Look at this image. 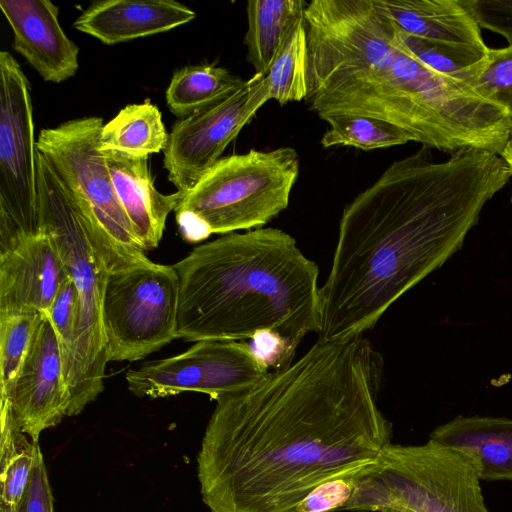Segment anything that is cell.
Here are the masks:
<instances>
[{
    "mask_svg": "<svg viewBox=\"0 0 512 512\" xmlns=\"http://www.w3.org/2000/svg\"><path fill=\"white\" fill-rule=\"evenodd\" d=\"M430 150L394 161L345 206L320 287L319 341H347L373 328L462 247L484 205L512 177L488 151L464 149L436 162Z\"/></svg>",
    "mask_w": 512,
    "mask_h": 512,
    "instance_id": "obj_2",
    "label": "cell"
},
{
    "mask_svg": "<svg viewBox=\"0 0 512 512\" xmlns=\"http://www.w3.org/2000/svg\"><path fill=\"white\" fill-rule=\"evenodd\" d=\"M270 373L266 361L248 343L206 340L181 354L130 369L125 379L138 397L155 399L192 391L216 400L248 390Z\"/></svg>",
    "mask_w": 512,
    "mask_h": 512,
    "instance_id": "obj_12",
    "label": "cell"
},
{
    "mask_svg": "<svg viewBox=\"0 0 512 512\" xmlns=\"http://www.w3.org/2000/svg\"><path fill=\"white\" fill-rule=\"evenodd\" d=\"M179 280L173 265L108 272L103 327L108 362L137 361L176 339Z\"/></svg>",
    "mask_w": 512,
    "mask_h": 512,
    "instance_id": "obj_10",
    "label": "cell"
},
{
    "mask_svg": "<svg viewBox=\"0 0 512 512\" xmlns=\"http://www.w3.org/2000/svg\"><path fill=\"white\" fill-rule=\"evenodd\" d=\"M6 401L19 429L33 442L68 416L62 349L52 323L42 313L25 357L7 390Z\"/></svg>",
    "mask_w": 512,
    "mask_h": 512,
    "instance_id": "obj_14",
    "label": "cell"
},
{
    "mask_svg": "<svg viewBox=\"0 0 512 512\" xmlns=\"http://www.w3.org/2000/svg\"><path fill=\"white\" fill-rule=\"evenodd\" d=\"M328 129L321 137L324 148L352 146L363 150L399 146L412 141L399 127L373 117L334 115L324 119Z\"/></svg>",
    "mask_w": 512,
    "mask_h": 512,
    "instance_id": "obj_25",
    "label": "cell"
},
{
    "mask_svg": "<svg viewBox=\"0 0 512 512\" xmlns=\"http://www.w3.org/2000/svg\"><path fill=\"white\" fill-rule=\"evenodd\" d=\"M480 28L503 36L512 45V0H463Z\"/></svg>",
    "mask_w": 512,
    "mask_h": 512,
    "instance_id": "obj_33",
    "label": "cell"
},
{
    "mask_svg": "<svg viewBox=\"0 0 512 512\" xmlns=\"http://www.w3.org/2000/svg\"><path fill=\"white\" fill-rule=\"evenodd\" d=\"M463 84L512 118V45L489 48L486 58L470 71Z\"/></svg>",
    "mask_w": 512,
    "mask_h": 512,
    "instance_id": "obj_27",
    "label": "cell"
},
{
    "mask_svg": "<svg viewBox=\"0 0 512 512\" xmlns=\"http://www.w3.org/2000/svg\"><path fill=\"white\" fill-rule=\"evenodd\" d=\"M383 358L359 336L317 341L259 384L219 397L197 454L210 512H296L321 483L369 472L391 443Z\"/></svg>",
    "mask_w": 512,
    "mask_h": 512,
    "instance_id": "obj_1",
    "label": "cell"
},
{
    "mask_svg": "<svg viewBox=\"0 0 512 512\" xmlns=\"http://www.w3.org/2000/svg\"><path fill=\"white\" fill-rule=\"evenodd\" d=\"M13 30V49L46 82L60 83L79 68V48L60 26L59 7L49 0H1Z\"/></svg>",
    "mask_w": 512,
    "mask_h": 512,
    "instance_id": "obj_16",
    "label": "cell"
},
{
    "mask_svg": "<svg viewBox=\"0 0 512 512\" xmlns=\"http://www.w3.org/2000/svg\"><path fill=\"white\" fill-rule=\"evenodd\" d=\"M41 315L34 310L0 312V395L14 379Z\"/></svg>",
    "mask_w": 512,
    "mask_h": 512,
    "instance_id": "obj_28",
    "label": "cell"
},
{
    "mask_svg": "<svg viewBox=\"0 0 512 512\" xmlns=\"http://www.w3.org/2000/svg\"><path fill=\"white\" fill-rule=\"evenodd\" d=\"M69 276L66 262L48 233L17 242L0 253V312L46 313Z\"/></svg>",
    "mask_w": 512,
    "mask_h": 512,
    "instance_id": "obj_15",
    "label": "cell"
},
{
    "mask_svg": "<svg viewBox=\"0 0 512 512\" xmlns=\"http://www.w3.org/2000/svg\"><path fill=\"white\" fill-rule=\"evenodd\" d=\"M322 120L361 115L389 122L412 141L450 155L464 149L501 154L510 116L463 83L442 76L415 59L401 44L378 66L360 71L308 97Z\"/></svg>",
    "mask_w": 512,
    "mask_h": 512,
    "instance_id": "obj_4",
    "label": "cell"
},
{
    "mask_svg": "<svg viewBox=\"0 0 512 512\" xmlns=\"http://www.w3.org/2000/svg\"><path fill=\"white\" fill-rule=\"evenodd\" d=\"M270 99L280 105L307 96V44L303 17L291 29L267 75Z\"/></svg>",
    "mask_w": 512,
    "mask_h": 512,
    "instance_id": "obj_24",
    "label": "cell"
},
{
    "mask_svg": "<svg viewBox=\"0 0 512 512\" xmlns=\"http://www.w3.org/2000/svg\"><path fill=\"white\" fill-rule=\"evenodd\" d=\"M37 443L39 442H32L0 461V508L5 512H16L24 495L31 476Z\"/></svg>",
    "mask_w": 512,
    "mask_h": 512,
    "instance_id": "obj_29",
    "label": "cell"
},
{
    "mask_svg": "<svg viewBox=\"0 0 512 512\" xmlns=\"http://www.w3.org/2000/svg\"><path fill=\"white\" fill-rule=\"evenodd\" d=\"M0 512H5L3 509H0Z\"/></svg>",
    "mask_w": 512,
    "mask_h": 512,
    "instance_id": "obj_36",
    "label": "cell"
},
{
    "mask_svg": "<svg viewBox=\"0 0 512 512\" xmlns=\"http://www.w3.org/2000/svg\"><path fill=\"white\" fill-rule=\"evenodd\" d=\"M245 83L246 80L215 65L185 66L174 72L165 93L166 103L181 119L224 100Z\"/></svg>",
    "mask_w": 512,
    "mask_h": 512,
    "instance_id": "obj_23",
    "label": "cell"
},
{
    "mask_svg": "<svg viewBox=\"0 0 512 512\" xmlns=\"http://www.w3.org/2000/svg\"><path fill=\"white\" fill-rule=\"evenodd\" d=\"M16 512H54L53 495L39 443L36 444L29 482Z\"/></svg>",
    "mask_w": 512,
    "mask_h": 512,
    "instance_id": "obj_32",
    "label": "cell"
},
{
    "mask_svg": "<svg viewBox=\"0 0 512 512\" xmlns=\"http://www.w3.org/2000/svg\"><path fill=\"white\" fill-rule=\"evenodd\" d=\"M174 268L176 339H254L269 333L296 351L321 329L319 268L277 228L225 234L200 244Z\"/></svg>",
    "mask_w": 512,
    "mask_h": 512,
    "instance_id": "obj_3",
    "label": "cell"
},
{
    "mask_svg": "<svg viewBox=\"0 0 512 512\" xmlns=\"http://www.w3.org/2000/svg\"><path fill=\"white\" fill-rule=\"evenodd\" d=\"M429 439L465 454L480 480L512 481V419L458 416L433 430Z\"/></svg>",
    "mask_w": 512,
    "mask_h": 512,
    "instance_id": "obj_19",
    "label": "cell"
},
{
    "mask_svg": "<svg viewBox=\"0 0 512 512\" xmlns=\"http://www.w3.org/2000/svg\"><path fill=\"white\" fill-rule=\"evenodd\" d=\"M30 85L16 59L0 52V252L45 233L38 206Z\"/></svg>",
    "mask_w": 512,
    "mask_h": 512,
    "instance_id": "obj_11",
    "label": "cell"
},
{
    "mask_svg": "<svg viewBox=\"0 0 512 512\" xmlns=\"http://www.w3.org/2000/svg\"><path fill=\"white\" fill-rule=\"evenodd\" d=\"M299 170L292 147L221 157L174 210L181 237L197 243L212 234L263 228L288 207Z\"/></svg>",
    "mask_w": 512,
    "mask_h": 512,
    "instance_id": "obj_6",
    "label": "cell"
},
{
    "mask_svg": "<svg viewBox=\"0 0 512 512\" xmlns=\"http://www.w3.org/2000/svg\"><path fill=\"white\" fill-rule=\"evenodd\" d=\"M303 0H250L246 5L248 29L244 36L247 61L256 74L266 76L296 22L303 17Z\"/></svg>",
    "mask_w": 512,
    "mask_h": 512,
    "instance_id": "obj_21",
    "label": "cell"
},
{
    "mask_svg": "<svg viewBox=\"0 0 512 512\" xmlns=\"http://www.w3.org/2000/svg\"><path fill=\"white\" fill-rule=\"evenodd\" d=\"M500 157L505 161L512 175V118L510 132Z\"/></svg>",
    "mask_w": 512,
    "mask_h": 512,
    "instance_id": "obj_34",
    "label": "cell"
},
{
    "mask_svg": "<svg viewBox=\"0 0 512 512\" xmlns=\"http://www.w3.org/2000/svg\"><path fill=\"white\" fill-rule=\"evenodd\" d=\"M358 477L336 478L321 483L304 498L296 512L343 510L354 494Z\"/></svg>",
    "mask_w": 512,
    "mask_h": 512,
    "instance_id": "obj_31",
    "label": "cell"
},
{
    "mask_svg": "<svg viewBox=\"0 0 512 512\" xmlns=\"http://www.w3.org/2000/svg\"><path fill=\"white\" fill-rule=\"evenodd\" d=\"M101 117L68 120L40 131L37 151L45 158L81 213L109 272L150 261L117 197L99 149Z\"/></svg>",
    "mask_w": 512,
    "mask_h": 512,
    "instance_id": "obj_7",
    "label": "cell"
},
{
    "mask_svg": "<svg viewBox=\"0 0 512 512\" xmlns=\"http://www.w3.org/2000/svg\"><path fill=\"white\" fill-rule=\"evenodd\" d=\"M45 314L52 323L64 353L73 341L78 314V290L71 276L61 284Z\"/></svg>",
    "mask_w": 512,
    "mask_h": 512,
    "instance_id": "obj_30",
    "label": "cell"
},
{
    "mask_svg": "<svg viewBox=\"0 0 512 512\" xmlns=\"http://www.w3.org/2000/svg\"><path fill=\"white\" fill-rule=\"evenodd\" d=\"M103 153L117 197L138 243L145 252L158 247L167 217L176 209L184 192L160 193L154 185L147 157H131L115 151Z\"/></svg>",
    "mask_w": 512,
    "mask_h": 512,
    "instance_id": "obj_18",
    "label": "cell"
},
{
    "mask_svg": "<svg viewBox=\"0 0 512 512\" xmlns=\"http://www.w3.org/2000/svg\"><path fill=\"white\" fill-rule=\"evenodd\" d=\"M269 99L265 76L255 73L229 97L176 121L163 164L177 191H189Z\"/></svg>",
    "mask_w": 512,
    "mask_h": 512,
    "instance_id": "obj_13",
    "label": "cell"
},
{
    "mask_svg": "<svg viewBox=\"0 0 512 512\" xmlns=\"http://www.w3.org/2000/svg\"><path fill=\"white\" fill-rule=\"evenodd\" d=\"M402 32L426 40L487 47L463 0H375Z\"/></svg>",
    "mask_w": 512,
    "mask_h": 512,
    "instance_id": "obj_20",
    "label": "cell"
},
{
    "mask_svg": "<svg viewBox=\"0 0 512 512\" xmlns=\"http://www.w3.org/2000/svg\"><path fill=\"white\" fill-rule=\"evenodd\" d=\"M168 133L160 110L150 101L125 106L104 124L99 139L102 152L147 157L164 151Z\"/></svg>",
    "mask_w": 512,
    "mask_h": 512,
    "instance_id": "obj_22",
    "label": "cell"
},
{
    "mask_svg": "<svg viewBox=\"0 0 512 512\" xmlns=\"http://www.w3.org/2000/svg\"><path fill=\"white\" fill-rule=\"evenodd\" d=\"M37 190L41 226L59 248L78 290L73 341L62 353L68 416L83 412L104 389L108 363L103 327L107 265L94 246L85 221L45 158L37 151Z\"/></svg>",
    "mask_w": 512,
    "mask_h": 512,
    "instance_id": "obj_5",
    "label": "cell"
},
{
    "mask_svg": "<svg viewBox=\"0 0 512 512\" xmlns=\"http://www.w3.org/2000/svg\"><path fill=\"white\" fill-rule=\"evenodd\" d=\"M307 96L376 67L394 50L395 24L375 0H313L303 13ZM305 98V99H306Z\"/></svg>",
    "mask_w": 512,
    "mask_h": 512,
    "instance_id": "obj_9",
    "label": "cell"
},
{
    "mask_svg": "<svg viewBox=\"0 0 512 512\" xmlns=\"http://www.w3.org/2000/svg\"><path fill=\"white\" fill-rule=\"evenodd\" d=\"M195 17L193 10L174 0H102L84 10L73 27L113 45L169 31Z\"/></svg>",
    "mask_w": 512,
    "mask_h": 512,
    "instance_id": "obj_17",
    "label": "cell"
},
{
    "mask_svg": "<svg viewBox=\"0 0 512 512\" xmlns=\"http://www.w3.org/2000/svg\"><path fill=\"white\" fill-rule=\"evenodd\" d=\"M489 512L480 478L463 453L428 440L388 444L369 473L356 479L343 510L378 512Z\"/></svg>",
    "mask_w": 512,
    "mask_h": 512,
    "instance_id": "obj_8",
    "label": "cell"
},
{
    "mask_svg": "<svg viewBox=\"0 0 512 512\" xmlns=\"http://www.w3.org/2000/svg\"><path fill=\"white\" fill-rule=\"evenodd\" d=\"M398 29V28H397ZM403 47L430 70L463 83L470 71L487 56L489 47L426 40L398 29Z\"/></svg>",
    "mask_w": 512,
    "mask_h": 512,
    "instance_id": "obj_26",
    "label": "cell"
},
{
    "mask_svg": "<svg viewBox=\"0 0 512 512\" xmlns=\"http://www.w3.org/2000/svg\"><path fill=\"white\" fill-rule=\"evenodd\" d=\"M378 512H403V511L393 509V508H383V509H380Z\"/></svg>",
    "mask_w": 512,
    "mask_h": 512,
    "instance_id": "obj_35",
    "label": "cell"
}]
</instances>
